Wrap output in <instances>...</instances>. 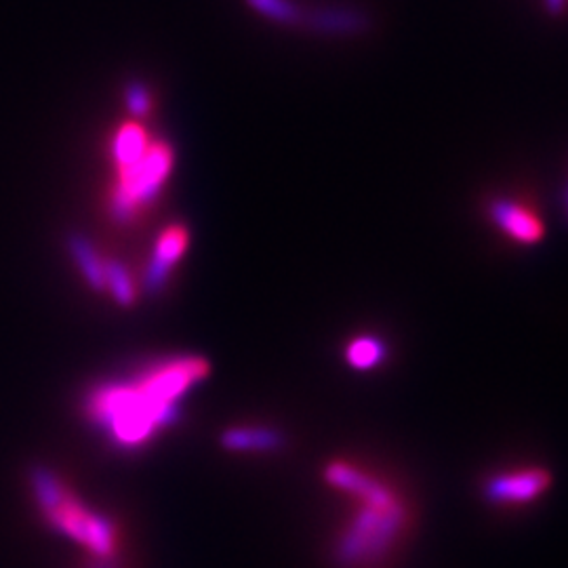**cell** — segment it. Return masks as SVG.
<instances>
[{
    "label": "cell",
    "instance_id": "obj_16",
    "mask_svg": "<svg viewBox=\"0 0 568 568\" xmlns=\"http://www.w3.org/2000/svg\"><path fill=\"white\" fill-rule=\"evenodd\" d=\"M124 108L133 116V121H140L150 114L152 110V95L143 82H129L124 89Z\"/></svg>",
    "mask_w": 568,
    "mask_h": 568
},
{
    "label": "cell",
    "instance_id": "obj_7",
    "mask_svg": "<svg viewBox=\"0 0 568 568\" xmlns=\"http://www.w3.org/2000/svg\"><path fill=\"white\" fill-rule=\"evenodd\" d=\"M187 243H190V232L183 225H171L159 236L143 274L145 295L150 297L161 295L173 267L182 260Z\"/></svg>",
    "mask_w": 568,
    "mask_h": 568
},
{
    "label": "cell",
    "instance_id": "obj_9",
    "mask_svg": "<svg viewBox=\"0 0 568 568\" xmlns=\"http://www.w3.org/2000/svg\"><path fill=\"white\" fill-rule=\"evenodd\" d=\"M220 445L232 453H276L286 445V436L270 426L230 427L222 432Z\"/></svg>",
    "mask_w": 568,
    "mask_h": 568
},
{
    "label": "cell",
    "instance_id": "obj_15",
    "mask_svg": "<svg viewBox=\"0 0 568 568\" xmlns=\"http://www.w3.org/2000/svg\"><path fill=\"white\" fill-rule=\"evenodd\" d=\"M255 13L264 16L265 20L274 23H295L304 20L302 9L293 0H244Z\"/></svg>",
    "mask_w": 568,
    "mask_h": 568
},
{
    "label": "cell",
    "instance_id": "obj_17",
    "mask_svg": "<svg viewBox=\"0 0 568 568\" xmlns=\"http://www.w3.org/2000/svg\"><path fill=\"white\" fill-rule=\"evenodd\" d=\"M546 2V11L551 16H560L567 9V0H544Z\"/></svg>",
    "mask_w": 568,
    "mask_h": 568
},
{
    "label": "cell",
    "instance_id": "obj_12",
    "mask_svg": "<svg viewBox=\"0 0 568 568\" xmlns=\"http://www.w3.org/2000/svg\"><path fill=\"white\" fill-rule=\"evenodd\" d=\"M65 246L89 286L93 291H105V262L100 257L95 244L91 243L84 234H70Z\"/></svg>",
    "mask_w": 568,
    "mask_h": 568
},
{
    "label": "cell",
    "instance_id": "obj_11",
    "mask_svg": "<svg viewBox=\"0 0 568 568\" xmlns=\"http://www.w3.org/2000/svg\"><path fill=\"white\" fill-rule=\"evenodd\" d=\"M150 143L152 140L143 124L138 121L122 122L121 126L114 131V138L110 143V154L116 164V171L138 163Z\"/></svg>",
    "mask_w": 568,
    "mask_h": 568
},
{
    "label": "cell",
    "instance_id": "obj_18",
    "mask_svg": "<svg viewBox=\"0 0 568 568\" xmlns=\"http://www.w3.org/2000/svg\"><path fill=\"white\" fill-rule=\"evenodd\" d=\"M89 568H119V560L114 556H110V558H95V562Z\"/></svg>",
    "mask_w": 568,
    "mask_h": 568
},
{
    "label": "cell",
    "instance_id": "obj_10",
    "mask_svg": "<svg viewBox=\"0 0 568 568\" xmlns=\"http://www.w3.org/2000/svg\"><path fill=\"white\" fill-rule=\"evenodd\" d=\"M389 347L386 339L373 333H361L344 345V363L354 373H373L386 365Z\"/></svg>",
    "mask_w": 568,
    "mask_h": 568
},
{
    "label": "cell",
    "instance_id": "obj_3",
    "mask_svg": "<svg viewBox=\"0 0 568 568\" xmlns=\"http://www.w3.org/2000/svg\"><path fill=\"white\" fill-rule=\"evenodd\" d=\"M175 164V150L166 142H152L138 163L121 169L110 192V215L129 224L143 206L154 203Z\"/></svg>",
    "mask_w": 568,
    "mask_h": 568
},
{
    "label": "cell",
    "instance_id": "obj_1",
    "mask_svg": "<svg viewBox=\"0 0 568 568\" xmlns=\"http://www.w3.org/2000/svg\"><path fill=\"white\" fill-rule=\"evenodd\" d=\"M206 375L209 363L201 356L166 358L131 379L93 387L82 408L116 447H142L156 432L182 422L183 394Z\"/></svg>",
    "mask_w": 568,
    "mask_h": 568
},
{
    "label": "cell",
    "instance_id": "obj_13",
    "mask_svg": "<svg viewBox=\"0 0 568 568\" xmlns=\"http://www.w3.org/2000/svg\"><path fill=\"white\" fill-rule=\"evenodd\" d=\"M30 487L44 516L60 508L65 497L70 495V490L63 487L60 476L47 466L30 467Z\"/></svg>",
    "mask_w": 568,
    "mask_h": 568
},
{
    "label": "cell",
    "instance_id": "obj_2",
    "mask_svg": "<svg viewBox=\"0 0 568 568\" xmlns=\"http://www.w3.org/2000/svg\"><path fill=\"white\" fill-rule=\"evenodd\" d=\"M325 483L354 501L333 544L339 568H382L403 546L413 527L405 495L384 476L347 459H335L323 471Z\"/></svg>",
    "mask_w": 568,
    "mask_h": 568
},
{
    "label": "cell",
    "instance_id": "obj_4",
    "mask_svg": "<svg viewBox=\"0 0 568 568\" xmlns=\"http://www.w3.org/2000/svg\"><path fill=\"white\" fill-rule=\"evenodd\" d=\"M554 476L548 467L520 466L495 471L483 483V499L501 509L528 508L548 495Z\"/></svg>",
    "mask_w": 568,
    "mask_h": 568
},
{
    "label": "cell",
    "instance_id": "obj_14",
    "mask_svg": "<svg viewBox=\"0 0 568 568\" xmlns=\"http://www.w3.org/2000/svg\"><path fill=\"white\" fill-rule=\"evenodd\" d=\"M105 291L122 307H131L138 300V291L129 276V270L119 260L105 262Z\"/></svg>",
    "mask_w": 568,
    "mask_h": 568
},
{
    "label": "cell",
    "instance_id": "obj_19",
    "mask_svg": "<svg viewBox=\"0 0 568 568\" xmlns=\"http://www.w3.org/2000/svg\"><path fill=\"white\" fill-rule=\"evenodd\" d=\"M567 213H568V190H567Z\"/></svg>",
    "mask_w": 568,
    "mask_h": 568
},
{
    "label": "cell",
    "instance_id": "obj_8",
    "mask_svg": "<svg viewBox=\"0 0 568 568\" xmlns=\"http://www.w3.org/2000/svg\"><path fill=\"white\" fill-rule=\"evenodd\" d=\"M305 26L323 37H361L371 30V16L352 4H326L304 18Z\"/></svg>",
    "mask_w": 568,
    "mask_h": 568
},
{
    "label": "cell",
    "instance_id": "obj_6",
    "mask_svg": "<svg viewBox=\"0 0 568 568\" xmlns=\"http://www.w3.org/2000/svg\"><path fill=\"white\" fill-rule=\"evenodd\" d=\"M488 220L508 241L518 246H535L548 236L544 217L528 204L516 199H495L487 206Z\"/></svg>",
    "mask_w": 568,
    "mask_h": 568
},
{
    "label": "cell",
    "instance_id": "obj_5",
    "mask_svg": "<svg viewBox=\"0 0 568 568\" xmlns=\"http://www.w3.org/2000/svg\"><path fill=\"white\" fill-rule=\"evenodd\" d=\"M44 518L51 527L58 528L65 537L91 549L95 558L114 556V544H116L114 523L100 511L84 508L72 495H68L60 508L47 514Z\"/></svg>",
    "mask_w": 568,
    "mask_h": 568
}]
</instances>
